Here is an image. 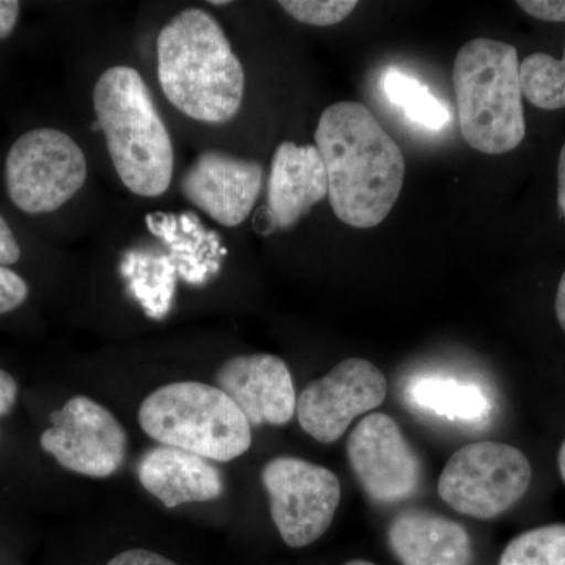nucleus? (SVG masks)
<instances>
[{"label": "nucleus", "instance_id": "nucleus-18", "mask_svg": "<svg viewBox=\"0 0 565 565\" xmlns=\"http://www.w3.org/2000/svg\"><path fill=\"white\" fill-rule=\"evenodd\" d=\"M523 96L539 109L565 107V50L563 61L548 54H533L520 63Z\"/></svg>", "mask_w": 565, "mask_h": 565}, {"label": "nucleus", "instance_id": "nucleus-31", "mask_svg": "<svg viewBox=\"0 0 565 565\" xmlns=\"http://www.w3.org/2000/svg\"><path fill=\"white\" fill-rule=\"evenodd\" d=\"M344 565H375V564L370 563V561L356 559V561H351V563H348Z\"/></svg>", "mask_w": 565, "mask_h": 565}, {"label": "nucleus", "instance_id": "nucleus-14", "mask_svg": "<svg viewBox=\"0 0 565 565\" xmlns=\"http://www.w3.org/2000/svg\"><path fill=\"white\" fill-rule=\"evenodd\" d=\"M329 195V178L316 145L282 141L267 184V210L275 228H291Z\"/></svg>", "mask_w": 565, "mask_h": 565}, {"label": "nucleus", "instance_id": "nucleus-27", "mask_svg": "<svg viewBox=\"0 0 565 565\" xmlns=\"http://www.w3.org/2000/svg\"><path fill=\"white\" fill-rule=\"evenodd\" d=\"M18 399V384L7 371L0 370V416L10 414Z\"/></svg>", "mask_w": 565, "mask_h": 565}, {"label": "nucleus", "instance_id": "nucleus-30", "mask_svg": "<svg viewBox=\"0 0 565 565\" xmlns=\"http://www.w3.org/2000/svg\"><path fill=\"white\" fill-rule=\"evenodd\" d=\"M557 465H559L561 478H563L565 484V440L564 444L561 445L559 456H557Z\"/></svg>", "mask_w": 565, "mask_h": 565}, {"label": "nucleus", "instance_id": "nucleus-28", "mask_svg": "<svg viewBox=\"0 0 565 565\" xmlns=\"http://www.w3.org/2000/svg\"><path fill=\"white\" fill-rule=\"evenodd\" d=\"M557 204H559V211L565 221V143L559 152V162H557Z\"/></svg>", "mask_w": 565, "mask_h": 565}, {"label": "nucleus", "instance_id": "nucleus-9", "mask_svg": "<svg viewBox=\"0 0 565 565\" xmlns=\"http://www.w3.org/2000/svg\"><path fill=\"white\" fill-rule=\"evenodd\" d=\"M52 426L41 435V448L73 473L109 478L128 456V435L114 415L87 396L71 397L52 412Z\"/></svg>", "mask_w": 565, "mask_h": 565}, {"label": "nucleus", "instance_id": "nucleus-16", "mask_svg": "<svg viewBox=\"0 0 565 565\" xmlns=\"http://www.w3.org/2000/svg\"><path fill=\"white\" fill-rule=\"evenodd\" d=\"M388 544L401 565H467L473 557L465 527L429 512L397 515L388 530Z\"/></svg>", "mask_w": 565, "mask_h": 565}, {"label": "nucleus", "instance_id": "nucleus-10", "mask_svg": "<svg viewBox=\"0 0 565 565\" xmlns=\"http://www.w3.org/2000/svg\"><path fill=\"white\" fill-rule=\"evenodd\" d=\"M388 382L364 359H345L297 396L300 427L321 444L343 437L356 416L384 404Z\"/></svg>", "mask_w": 565, "mask_h": 565}, {"label": "nucleus", "instance_id": "nucleus-8", "mask_svg": "<svg viewBox=\"0 0 565 565\" xmlns=\"http://www.w3.org/2000/svg\"><path fill=\"white\" fill-rule=\"evenodd\" d=\"M262 478L270 515L286 545L302 548L327 533L341 501L340 479L333 471L297 457H275Z\"/></svg>", "mask_w": 565, "mask_h": 565}, {"label": "nucleus", "instance_id": "nucleus-20", "mask_svg": "<svg viewBox=\"0 0 565 565\" xmlns=\"http://www.w3.org/2000/svg\"><path fill=\"white\" fill-rule=\"evenodd\" d=\"M500 565H565V525L534 527L505 546Z\"/></svg>", "mask_w": 565, "mask_h": 565}, {"label": "nucleus", "instance_id": "nucleus-1", "mask_svg": "<svg viewBox=\"0 0 565 565\" xmlns=\"http://www.w3.org/2000/svg\"><path fill=\"white\" fill-rule=\"evenodd\" d=\"M334 215L353 228H374L388 217L403 191L405 161L399 145L360 103L333 104L315 132Z\"/></svg>", "mask_w": 565, "mask_h": 565}, {"label": "nucleus", "instance_id": "nucleus-11", "mask_svg": "<svg viewBox=\"0 0 565 565\" xmlns=\"http://www.w3.org/2000/svg\"><path fill=\"white\" fill-rule=\"evenodd\" d=\"M348 456L353 473L375 503H403L418 492L422 463L388 415L371 414L356 424Z\"/></svg>", "mask_w": 565, "mask_h": 565}, {"label": "nucleus", "instance_id": "nucleus-21", "mask_svg": "<svg viewBox=\"0 0 565 565\" xmlns=\"http://www.w3.org/2000/svg\"><path fill=\"white\" fill-rule=\"evenodd\" d=\"M294 20L316 28L340 24L355 10V0H281L278 2Z\"/></svg>", "mask_w": 565, "mask_h": 565}, {"label": "nucleus", "instance_id": "nucleus-12", "mask_svg": "<svg viewBox=\"0 0 565 565\" xmlns=\"http://www.w3.org/2000/svg\"><path fill=\"white\" fill-rule=\"evenodd\" d=\"M263 181L264 169L258 161L210 150L185 170L181 192L212 221L233 228L252 214L262 195Z\"/></svg>", "mask_w": 565, "mask_h": 565}, {"label": "nucleus", "instance_id": "nucleus-24", "mask_svg": "<svg viewBox=\"0 0 565 565\" xmlns=\"http://www.w3.org/2000/svg\"><path fill=\"white\" fill-rule=\"evenodd\" d=\"M106 565H178L150 550L134 548L115 556Z\"/></svg>", "mask_w": 565, "mask_h": 565}, {"label": "nucleus", "instance_id": "nucleus-17", "mask_svg": "<svg viewBox=\"0 0 565 565\" xmlns=\"http://www.w3.org/2000/svg\"><path fill=\"white\" fill-rule=\"evenodd\" d=\"M407 396L419 411L444 416L451 422L478 424L490 414V401L484 390L455 379H419L408 386Z\"/></svg>", "mask_w": 565, "mask_h": 565}, {"label": "nucleus", "instance_id": "nucleus-3", "mask_svg": "<svg viewBox=\"0 0 565 565\" xmlns=\"http://www.w3.org/2000/svg\"><path fill=\"white\" fill-rule=\"evenodd\" d=\"M93 106L122 184L147 199L169 191L172 137L139 71L125 65L104 71L93 90Z\"/></svg>", "mask_w": 565, "mask_h": 565}, {"label": "nucleus", "instance_id": "nucleus-26", "mask_svg": "<svg viewBox=\"0 0 565 565\" xmlns=\"http://www.w3.org/2000/svg\"><path fill=\"white\" fill-rule=\"evenodd\" d=\"M21 3L17 0H0V40L11 35L18 18H20Z\"/></svg>", "mask_w": 565, "mask_h": 565}, {"label": "nucleus", "instance_id": "nucleus-32", "mask_svg": "<svg viewBox=\"0 0 565 565\" xmlns=\"http://www.w3.org/2000/svg\"><path fill=\"white\" fill-rule=\"evenodd\" d=\"M211 6H228L230 2H225V0H222V2H217V0H211Z\"/></svg>", "mask_w": 565, "mask_h": 565}, {"label": "nucleus", "instance_id": "nucleus-15", "mask_svg": "<svg viewBox=\"0 0 565 565\" xmlns=\"http://www.w3.org/2000/svg\"><path fill=\"white\" fill-rule=\"evenodd\" d=\"M140 484L166 508L206 503L217 500L225 490L221 471L203 457L184 449H151L137 467Z\"/></svg>", "mask_w": 565, "mask_h": 565}, {"label": "nucleus", "instance_id": "nucleus-6", "mask_svg": "<svg viewBox=\"0 0 565 565\" xmlns=\"http://www.w3.org/2000/svg\"><path fill=\"white\" fill-rule=\"evenodd\" d=\"M533 468L511 445L479 441L463 446L445 465L438 493L449 508L490 520L514 508L531 486Z\"/></svg>", "mask_w": 565, "mask_h": 565}, {"label": "nucleus", "instance_id": "nucleus-19", "mask_svg": "<svg viewBox=\"0 0 565 565\" xmlns=\"http://www.w3.org/2000/svg\"><path fill=\"white\" fill-rule=\"evenodd\" d=\"M384 88L390 102L404 109L412 121L424 128L438 131L449 121L448 110L434 98L429 88L407 74L390 71L385 76Z\"/></svg>", "mask_w": 565, "mask_h": 565}, {"label": "nucleus", "instance_id": "nucleus-23", "mask_svg": "<svg viewBox=\"0 0 565 565\" xmlns=\"http://www.w3.org/2000/svg\"><path fill=\"white\" fill-rule=\"evenodd\" d=\"M516 6L537 20L565 22V0H519Z\"/></svg>", "mask_w": 565, "mask_h": 565}, {"label": "nucleus", "instance_id": "nucleus-13", "mask_svg": "<svg viewBox=\"0 0 565 565\" xmlns=\"http://www.w3.org/2000/svg\"><path fill=\"white\" fill-rule=\"evenodd\" d=\"M215 382L243 411L250 426H285L297 408L291 371L270 353L237 355L218 367Z\"/></svg>", "mask_w": 565, "mask_h": 565}, {"label": "nucleus", "instance_id": "nucleus-7", "mask_svg": "<svg viewBox=\"0 0 565 565\" xmlns=\"http://www.w3.org/2000/svg\"><path fill=\"white\" fill-rule=\"evenodd\" d=\"M87 174L84 151L57 129L22 134L7 154V192L25 214L57 211L84 188Z\"/></svg>", "mask_w": 565, "mask_h": 565}, {"label": "nucleus", "instance_id": "nucleus-25", "mask_svg": "<svg viewBox=\"0 0 565 565\" xmlns=\"http://www.w3.org/2000/svg\"><path fill=\"white\" fill-rule=\"evenodd\" d=\"M21 247L11 232L9 223L0 215V266L9 267L20 262Z\"/></svg>", "mask_w": 565, "mask_h": 565}, {"label": "nucleus", "instance_id": "nucleus-2", "mask_svg": "<svg viewBox=\"0 0 565 565\" xmlns=\"http://www.w3.org/2000/svg\"><path fill=\"white\" fill-rule=\"evenodd\" d=\"M158 77L166 98L192 120L223 125L243 106V63L221 22L206 10H182L163 25Z\"/></svg>", "mask_w": 565, "mask_h": 565}, {"label": "nucleus", "instance_id": "nucleus-22", "mask_svg": "<svg viewBox=\"0 0 565 565\" xmlns=\"http://www.w3.org/2000/svg\"><path fill=\"white\" fill-rule=\"evenodd\" d=\"M29 286L21 275L0 266V315L17 310L28 300Z\"/></svg>", "mask_w": 565, "mask_h": 565}, {"label": "nucleus", "instance_id": "nucleus-29", "mask_svg": "<svg viewBox=\"0 0 565 565\" xmlns=\"http://www.w3.org/2000/svg\"><path fill=\"white\" fill-rule=\"evenodd\" d=\"M555 310L557 321H559V326L563 327L565 332V273L561 277L559 286H557Z\"/></svg>", "mask_w": 565, "mask_h": 565}, {"label": "nucleus", "instance_id": "nucleus-5", "mask_svg": "<svg viewBox=\"0 0 565 565\" xmlns=\"http://www.w3.org/2000/svg\"><path fill=\"white\" fill-rule=\"evenodd\" d=\"M141 429L162 446L215 462H232L252 446V426L218 386L174 382L140 405Z\"/></svg>", "mask_w": 565, "mask_h": 565}, {"label": "nucleus", "instance_id": "nucleus-4", "mask_svg": "<svg viewBox=\"0 0 565 565\" xmlns=\"http://www.w3.org/2000/svg\"><path fill=\"white\" fill-rule=\"evenodd\" d=\"M460 131L473 150L505 154L526 136L519 52L503 41L476 39L452 68Z\"/></svg>", "mask_w": 565, "mask_h": 565}]
</instances>
